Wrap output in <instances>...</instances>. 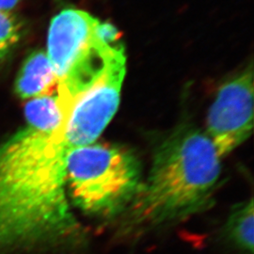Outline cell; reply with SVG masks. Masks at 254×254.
<instances>
[{"label": "cell", "mask_w": 254, "mask_h": 254, "mask_svg": "<svg viewBox=\"0 0 254 254\" xmlns=\"http://www.w3.org/2000/svg\"><path fill=\"white\" fill-rule=\"evenodd\" d=\"M66 112L58 93L26 105L25 125L0 145V247L35 245L73 232L66 188Z\"/></svg>", "instance_id": "6da1fadb"}, {"label": "cell", "mask_w": 254, "mask_h": 254, "mask_svg": "<svg viewBox=\"0 0 254 254\" xmlns=\"http://www.w3.org/2000/svg\"><path fill=\"white\" fill-rule=\"evenodd\" d=\"M220 172V157L206 134L179 127L156 149L128 215L135 224L156 226L200 213L212 201Z\"/></svg>", "instance_id": "7a4b0ae2"}, {"label": "cell", "mask_w": 254, "mask_h": 254, "mask_svg": "<svg viewBox=\"0 0 254 254\" xmlns=\"http://www.w3.org/2000/svg\"><path fill=\"white\" fill-rule=\"evenodd\" d=\"M140 163L126 147L91 143L70 149L66 188L83 213L111 218L127 210L141 185Z\"/></svg>", "instance_id": "3957f363"}, {"label": "cell", "mask_w": 254, "mask_h": 254, "mask_svg": "<svg viewBox=\"0 0 254 254\" xmlns=\"http://www.w3.org/2000/svg\"><path fill=\"white\" fill-rule=\"evenodd\" d=\"M253 127L254 69L250 65L218 89L209 109L205 134L221 158L247 140Z\"/></svg>", "instance_id": "277c9868"}, {"label": "cell", "mask_w": 254, "mask_h": 254, "mask_svg": "<svg viewBox=\"0 0 254 254\" xmlns=\"http://www.w3.org/2000/svg\"><path fill=\"white\" fill-rule=\"evenodd\" d=\"M127 73V64L111 68L100 79L73 101L65 125L68 149L93 143L115 115Z\"/></svg>", "instance_id": "5b68a950"}, {"label": "cell", "mask_w": 254, "mask_h": 254, "mask_svg": "<svg viewBox=\"0 0 254 254\" xmlns=\"http://www.w3.org/2000/svg\"><path fill=\"white\" fill-rule=\"evenodd\" d=\"M58 79L46 51L36 50L27 56L15 81V92L24 100L54 94Z\"/></svg>", "instance_id": "8992f818"}, {"label": "cell", "mask_w": 254, "mask_h": 254, "mask_svg": "<svg viewBox=\"0 0 254 254\" xmlns=\"http://www.w3.org/2000/svg\"><path fill=\"white\" fill-rule=\"evenodd\" d=\"M254 210L253 199L237 204L233 207L224 226L225 237L240 254L254 253Z\"/></svg>", "instance_id": "52a82bcc"}, {"label": "cell", "mask_w": 254, "mask_h": 254, "mask_svg": "<svg viewBox=\"0 0 254 254\" xmlns=\"http://www.w3.org/2000/svg\"><path fill=\"white\" fill-rule=\"evenodd\" d=\"M22 35V25L14 12L0 9V50L9 52Z\"/></svg>", "instance_id": "ba28073f"}, {"label": "cell", "mask_w": 254, "mask_h": 254, "mask_svg": "<svg viewBox=\"0 0 254 254\" xmlns=\"http://www.w3.org/2000/svg\"><path fill=\"white\" fill-rule=\"evenodd\" d=\"M22 0H0V9L13 12Z\"/></svg>", "instance_id": "9c48e42d"}, {"label": "cell", "mask_w": 254, "mask_h": 254, "mask_svg": "<svg viewBox=\"0 0 254 254\" xmlns=\"http://www.w3.org/2000/svg\"><path fill=\"white\" fill-rule=\"evenodd\" d=\"M7 55V52H5V51H2V50H0V62H1V60L5 57Z\"/></svg>", "instance_id": "30bf717a"}]
</instances>
